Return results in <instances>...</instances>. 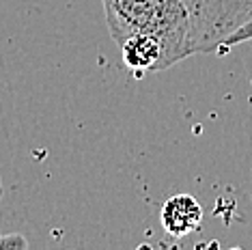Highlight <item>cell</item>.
<instances>
[{"mask_svg":"<svg viewBox=\"0 0 252 250\" xmlns=\"http://www.w3.org/2000/svg\"><path fill=\"white\" fill-rule=\"evenodd\" d=\"M123 65L134 73V78H142L145 73L164 71V48L153 35H134L119 45Z\"/></svg>","mask_w":252,"mask_h":250,"instance_id":"3957f363","label":"cell"},{"mask_svg":"<svg viewBox=\"0 0 252 250\" xmlns=\"http://www.w3.org/2000/svg\"><path fill=\"white\" fill-rule=\"evenodd\" d=\"M2 192H4L2 190V179H0V198H2Z\"/></svg>","mask_w":252,"mask_h":250,"instance_id":"ba28073f","label":"cell"},{"mask_svg":"<svg viewBox=\"0 0 252 250\" xmlns=\"http://www.w3.org/2000/svg\"><path fill=\"white\" fill-rule=\"evenodd\" d=\"M159 222L173 237H186L203 222V207L192 194H175L162 205Z\"/></svg>","mask_w":252,"mask_h":250,"instance_id":"277c9868","label":"cell"},{"mask_svg":"<svg viewBox=\"0 0 252 250\" xmlns=\"http://www.w3.org/2000/svg\"><path fill=\"white\" fill-rule=\"evenodd\" d=\"M7 248H28V242L18 233H11V235H0V250Z\"/></svg>","mask_w":252,"mask_h":250,"instance_id":"8992f818","label":"cell"},{"mask_svg":"<svg viewBox=\"0 0 252 250\" xmlns=\"http://www.w3.org/2000/svg\"><path fill=\"white\" fill-rule=\"evenodd\" d=\"M246 41H252V20H250V22H246V24L239 28L237 32H233V35L224 41V45L220 48V52H218V54H224V52H228L231 48H235V45L246 43Z\"/></svg>","mask_w":252,"mask_h":250,"instance_id":"5b68a950","label":"cell"},{"mask_svg":"<svg viewBox=\"0 0 252 250\" xmlns=\"http://www.w3.org/2000/svg\"><path fill=\"white\" fill-rule=\"evenodd\" d=\"M0 235H2V233H0Z\"/></svg>","mask_w":252,"mask_h":250,"instance_id":"9c48e42d","label":"cell"},{"mask_svg":"<svg viewBox=\"0 0 252 250\" xmlns=\"http://www.w3.org/2000/svg\"><path fill=\"white\" fill-rule=\"evenodd\" d=\"M239 4H242V9H244V15H246V20H252V0H239Z\"/></svg>","mask_w":252,"mask_h":250,"instance_id":"52a82bcc","label":"cell"},{"mask_svg":"<svg viewBox=\"0 0 252 250\" xmlns=\"http://www.w3.org/2000/svg\"><path fill=\"white\" fill-rule=\"evenodd\" d=\"M190 18L192 54L220 52L233 32L246 22L239 0H181Z\"/></svg>","mask_w":252,"mask_h":250,"instance_id":"7a4b0ae2","label":"cell"},{"mask_svg":"<svg viewBox=\"0 0 252 250\" xmlns=\"http://www.w3.org/2000/svg\"><path fill=\"white\" fill-rule=\"evenodd\" d=\"M112 41L125 43L134 35H153L164 48L166 69L192 56L190 18L181 0H101Z\"/></svg>","mask_w":252,"mask_h":250,"instance_id":"6da1fadb","label":"cell"}]
</instances>
